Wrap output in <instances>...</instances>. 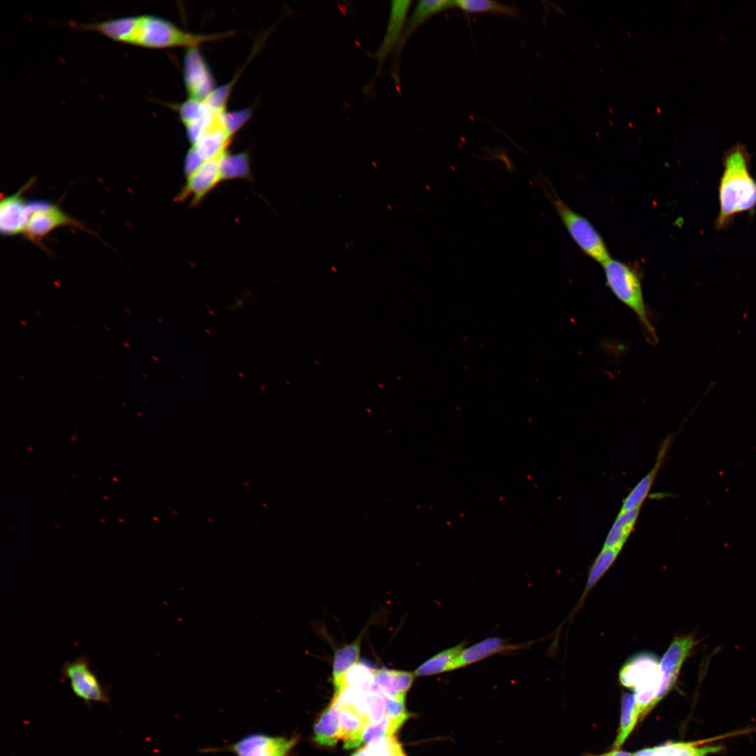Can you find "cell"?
<instances>
[{
  "label": "cell",
  "mask_w": 756,
  "mask_h": 756,
  "mask_svg": "<svg viewBox=\"0 0 756 756\" xmlns=\"http://www.w3.org/2000/svg\"><path fill=\"white\" fill-rule=\"evenodd\" d=\"M35 178H30L14 194L5 196L0 203V230L4 236L22 234L29 215V202L23 194L34 183Z\"/></svg>",
  "instance_id": "obj_10"
},
{
  "label": "cell",
  "mask_w": 756,
  "mask_h": 756,
  "mask_svg": "<svg viewBox=\"0 0 756 756\" xmlns=\"http://www.w3.org/2000/svg\"><path fill=\"white\" fill-rule=\"evenodd\" d=\"M201 158L190 148L185 160V172L187 176L192 173L202 163Z\"/></svg>",
  "instance_id": "obj_32"
},
{
  "label": "cell",
  "mask_w": 756,
  "mask_h": 756,
  "mask_svg": "<svg viewBox=\"0 0 756 756\" xmlns=\"http://www.w3.org/2000/svg\"><path fill=\"white\" fill-rule=\"evenodd\" d=\"M415 676L414 673L382 667L374 669L373 681L385 696L405 699Z\"/></svg>",
  "instance_id": "obj_15"
},
{
  "label": "cell",
  "mask_w": 756,
  "mask_h": 756,
  "mask_svg": "<svg viewBox=\"0 0 756 756\" xmlns=\"http://www.w3.org/2000/svg\"><path fill=\"white\" fill-rule=\"evenodd\" d=\"M384 700L386 715L398 718L409 713L405 706V699H393L384 695Z\"/></svg>",
  "instance_id": "obj_31"
},
{
  "label": "cell",
  "mask_w": 756,
  "mask_h": 756,
  "mask_svg": "<svg viewBox=\"0 0 756 756\" xmlns=\"http://www.w3.org/2000/svg\"><path fill=\"white\" fill-rule=\"evenodd\" d=\"M369 722L374 723L385 715L384 694L374 685L368 692H361L352 706Z\"/></svg>",
  "instance_id": "obj_23"
},
{
  "label": "cell",
  "mask_w": 756,
  "mask_h": 756,
  "mask_svg": "<svg viewBox=\"0 0 756 756\" xmlns=\"http://www.w3.org/2000/svg\"><path fill=\"white\" fill-rule=\"evenodd\" d=\"M183 69L185 86L190 99L202 101L216 89L211 70L197 48L188 49Z\"/></svg>",
  "instance_id": "obj_9"
},
{
  "label": "cell",
  "mask_w": 756,
  "mask_h": 756,
  "mask_svg": "<svg viewBox=\"0 0 756 756\" xmlns=\"http://www.w3.org/2000/svg\"><path fill=\"white\" fill-rule=\"evenodd\" d=\"M602 266L606 284L611 292L636 314L648 340L655 343L657 336L644 300L638 271L628 264L612 258Z\"/></svg>",
  "instance_id": "obj_3"
},
{
  "label": "cell",
  "mask_w": 756,
  "mask_h": 756,
  "mask_svg": "<svg viewBox=\"0 0 756 756\" xmlns=\"http://www.w3.org/2000/svg\"><path fill=\"white\" fill-rule=\"evenodd\" d=\"M722 165L715 222L718 230L727 228L737 215L752 213L756 208V180L750 172L751 156L746 146L737 143L732 146L723 155Z\"/></svg>",
  "instance_id": "obj_2"
},
{
  "label": "cell",
  "mask_w": 756,
  "mask_h": 756,
  "mask_svg": "<svg viewBox=\"0 0 756 756\" xmlns=\"http://www.w3.org/2000/svg\"><path fill=\"white\" fill-rule=\"evenodd\" d=\"M671 437H668L662 443L656 463L650 471L645 475L629 492L622 502L621 511L640 507L647 497L671 443Z\"/></svg>",
  "instance_id": "obj_17"
},
{
  "label": "cell",
  "mask_w": 756,
  "mask_h": 756,
  "mask_svg": "<svg viewBox=\"0 0 756 756\" xmlns=\"http://www.w3.org/2000/svg\"><path fill=\"white\" fill-rule=\"evenodd\" d=\"M690 634L675 638L659 662L662 681L650 710L661 701L676 684L680 668L697 645Z\"/></svg>",
  "instance_id": "obj_8"
},
{
  "label": "cell",
  "mask_w": 756,
  "mask_h": 756,
  "mask_svg": "<svg viewBox=\"0 0 756 756\" xmlns=\"http://www.w3.org/2000/svg\"><path fill=\"white\" fill-rule=\"evenodd\" d=\"M583 756H633V754L631 753V752L622 751V750H613L612 752H607V753L598 755L587 754V755H584Z\"/></svg>",
  "instance_id": "obj_33"
},
{
  "label": "cell",
  "mask_w": 756,
  "mask_h": 756,
  "mask_svg": "<svg viewBox=\"0 0 756 756\" xmlns=\"http://www.w3.org/2000/svg\"><path fill=\"white\" fill-rule=\"evenodd\" d=\"M633 756H641V755L638 754L637 752H635L634 754H633Z\"/></svg>",
  "instance_id": "obj_35"
},
{
  "label": "cell",
  "mask_w": 756,
  "mask_h": 756,
  "mask_svg": "<svg viewBox=\"0 0 756 756\" xmlns=\"http://www.w3.org/2000/svg\"><path fill=\"white\" fill-rule=\"evenodd\" d=\"M528 645V643L521 645L509 643L507 640L497 636L484 638L463 649L457 661V669L494 654L525 648Z\"/></svg>",
  "instance_id": "obj_14"
},
{
  "label": "cell",
  "mask_w": 756,
  "mask_h": 756,
  "mask_svg": "<svg viewBox=\"0 0 756 756\" xmlns=\"http://www.w3.org/2000/svg\"><path fill=\"white\" fill-rule=\"evenodd\" d=\"M410 718V713L398 718L385 715L378 722L369 724L365 727L363 736V743L369 744L392 736Z\"/></svg>",
  "instance_id": "obj_25"
},
{
  "label": "cell",
  "mask_w": 756,
  "mask_h": 756,
  "mask_svg": "<svg viewBox=\"0 0 756 756\" xmlns=\"http://www.w3.org/2000/svg\"><path fill=\"white\" fill-rule=\"evenodd\" d=\"M363 632L352 643L337 649L332 659V680L334 687L342 680L346 671L358 663Z\"/></svg>",
  "instance_id": "obj_22"
},
{
  "label": "cell",
  "mask_w": 756,
  "mask_h": 756,
  "mask_svg": "<svg viewBox=\"0 0 756 756\" xmlns=\"http://www.w3.org/2000/svg\"><path fill=\"white\" fill-rule=\"evenodd\" d=\"M536 180L553 204L571 238L582 251L601 265L608 260L610 257L607 247L592 224L559 198L543 175L538 176Z\"/></svg>",
  "instance_id": "obj_4"
},
{
  "label": "cell",
  "mask_w": 756,
  "mask_h": 756,
  "mask_svg": "<svg viewBox=\"0 0 756 756\" xmlns=\"http://www.w3.org/2000/svg\"><path fill=\"white\" fill-rule=\"evenodd\" d=\"M351 756H370L368 750L366 746L357 751H356Z\"/></svg>",
  "instance_id": "obj_34"
},
{
  "label": "cell",
  "mask_w": 756,
  "mask_h": 756,
  "mask_svg": "<svg viewBox=\"0 0 756 756\" xmlns=\"http://www.w3.org/2000/svg\"><path fill=\"white\" fill-rule=\"evenodd\" d=\"M620 551L618 549L603 547L590 568L582 594L583 598L612 566Z\"/></svg>",
  "instance_id": "obj_28"
},
{
  "label": "cell",
  "mask_w": 756,
  "mask_h": 756,
  "mask_svg": "<svg viewBox=\"0 0 756 756\" xmlns=\"http://www.w3.org/2000/svg\"><path fill=\"white\" fill-rule=\"evenodd\" d=\"M337 707L340 737L343 740L344 748L351 749L358 747L363 743V732L369 724L368 721L352 706Z\"/></svg>",
  "instance_id": "obj_16"
},
{
  "label": "cell",
  "mask_w": 756,
  "mask_h": 756,
  "mask_svg": "<svg viewBox=\"0 0 756 756\" xmlns=\"http://www.w3.org/2000/svg\"><path fill=\"white\" fill-rule=\"evenodd\" d=\"M222 180L247 178L250 176V165L245 153L230 155L227 152L220 162Z\"/></svg>",
  "instance_id": "obj_29"
},
{
  "label": "cell",
  "mask_w": 756,
  "mask_h": 756,
  "mask_svg": "<svg viewBox=\"0 0 756 756\" xmlns=\"http://www.w3.org/2000/svg\"><path fill=\"white\" fill-rule=\"evenodd\" d=\"M660 673L657 658L650 653H642L632 657L622 666L619 678L624 686L634 689Z\"/></svg>",
  "instance_id": "obj_13"
},
{
  "label": "cell",
  "mask_w": 756,
  "mask_h": 756,
  "mask_svg": "<svg viewBox=\"0 0 756 756\" xmlns=\"http://www.w3.org/2000/svg\"><path fill=\"white\" fill-rule=\"evenodd\" d=\"M69 25L100 34L118 43L151 49L197 48L214 39L211 34L189 32L163 18L152 15L125 16L94 22H71Z\"/></svg>",
  "instance_id": "obj_1"
},
{
  "label": "cell",
  "mask_w": 756,
  "mask_h": 756,
  "mask_svg": "<svg viewBox=\"0 0 756 756\" xmlns=\"http://www.w3.org/2000/svg\"><path fill=\"white\" fill-rule=\"evenodd\" d=\"M224 155L203 161L192 173L188 175L179 198L191 197L192 203L197 204L213 190L222 181L220 162Z\"/></svg>",
  "instance_id": "obj_11"
},
{
  "label": "cell",
  "mask_w": 756,
  "mask_h": 756,
  "mask_svg": "<svg viewBox=\"0 0 756 756\" xmlns=\"http://www.w3.org/2000/svg\"><path fill=\"white\" fill-rule=\"evenodd\" d=\"M370 756H407L401 744L394 736L366 744Z\"/></svg>",
  "instance_id": "obj_30"
},
{
  "label": "cell",
  "mask_w": 756,
  "mask_h": 756,
  "mask_svg": "<svg viewBox=\"0 0 756 756\" xmlns=\"http://www.w3.org/2000/svg\"><path fill=\"white\" fill-rule=\"evenodd\" d=\"M314 735V741L321 746H333L340 739L339 709L332 702L315 723Z\"/></svg>",
  "instance_id": "obj_20"
},
{
  "label": "cell",
  "mask_w": 756,
  "mask_h": 756,
  "mask_svg": "<svg viewBox=\"0 0 756 756\" xmlns=\"http://www.w3.org/2000/svg\"><path fill=\"white\" fill-rule=\"evenodd\" d=\"M374 669L360 663L350 668L344 676L335 691L342 687H350L362 692H368L374 686Z\"/></svg>",
  "instance_id": "obj_27"
},
{
  "label": "cell",
  "mask_w": 756,
  "mask_h": 756,
  "mask_svg": "<svg viewBox=\"0 0 756 756\" xmlns=\"http://www.w3.org/2000/svg\"><path fill=\"white\" fill-rule=\"evenodd\" d=\"M411 4L410 1H393L391 2L390 15L383 40L374 53L379 65H382L395 46H398L402 38L406 17Z\"/></svg>",
  "instance_id": "obj_12"
},
{
  "label": "cell",
  "mask_w": 756,
  "mask_h": 756,
  "mask_svg": "<svg viewBox=\"0 0 756 756\" xmlns=\"http://www.w3.org/2000/svg\"><path fill=\"white\" fill-rule=\"evenodd\" d=\"M640 507L621 511L610 528L603 547L622 550L638 517Z\"/></svg>",
  "instance_id": "obj_21"
},
{
  "label": "cell",
  "mask_w": 756,
  "mask_h": 756,
  "mask_svg": "<svg viewBox=\"0 0 756 756\" xmlns=\"http://www.w3.org/2000/svg\"><path fill=\"white\" fill-rule=\"evenodd\" d=\"M640 717L634 694L625 693L622 699L620 729L613 748H620L629 736Z\"/></svg>",
  "instance_id": "obj_26"
},
{
  "label": "cell",
  "mask_w": 756,
  "mask_h": 756,
  "mask_svg": "<svg viewBox=\"0 0 756 756\" xmlns=\"http://www.w3.org/2000/svg\"><path fill=\"white\" fill-rule=\"evenodd\" d=\"M455 6L468 13H489L514 19L520 18L518 8L512 5L489 0H458Z\"/></svg>",
  "instance_id": "obj_24"
},
{
  "label": "cell",
  "mask_w": 756,
  "mask_h": 756,
  "mask_svg": "<svg viewBox=\"0 0 756 756\" xmlns=\"http://www.w3.org/2000/svg\"><path fill=\"white\" fill-rule=\"evenodd\" d=\"M29 218L22 235L39 246L43 238L60 227H73L90 232L82 222L66 214L56 204L36 201L29 202Z\"/></svg>",
  "instance_id": "obj_6"
},
{
  "label": "cell",
  "mask_w": 756,
  "mask_h": 756,
  "mask_svg": "<svg viewBox=\"0 0 756 756\" xmlns=\"http://www.w3.org/2000/svg\"><path fill=\"white\" fill-rule=\"evenodd\" d=\"M465 643L445 649L426 659L414 671L416 676H428L457 669L458 657Z\"/></svg>",
  "instance_id": "obj_18"
},
{
  "label": "cell",
  "mask_w": 756,
  "mask_h": 756,
  "mask_svg": "<svg viewBox=\"0 0 756 756\" xmlns=\"http://www.w3.org/2000/svg\"><path fill=\"white\" fill-rule=\"evenodd\" d=\"M62 678L67 681L73 693L88 706L92 703L108 704L110 702L108 690L104 687L90 667L87 655L78 657L66 662L62 667Z\"/></svg>",
  "instance_id": "obj_5"
},
{
  "label": "cell",
  "mask_w": 756,
  "mask_h": 756,
  "mask_svg": "<svg viewBox=\"0 0 756 756\" xmlns=\"http://www.w3.org/2000/svg\"><path fill=\"white\" fill-rule=\"evenodd\" d=\"M296 743V738L253 732L224 747L206 748L201 752H228L234 756H288Z\"/></svg>",
  "instance_id": "obj_7"
},
{
  "label": "cell",
  "mask_w": 756,
  "mask_h": 756,
  "mask_svg": "<svg viewBox=\"0 0 756 756\" xmlns=\"http://www.w3.org/2000/svg\"><path fill=\"white\" fill-rule=\"evenodd\" d=\"M455 6L454 1L447 0H422L419 1L409 19L405 30L403 32L402 38L400 41L399 46H398V51L403 48V45L407 41L411 34L418 28L421 24L425 22L431 16Z\"/></svg>",
  "instance_id": "obj_19"
}]
</instances>
